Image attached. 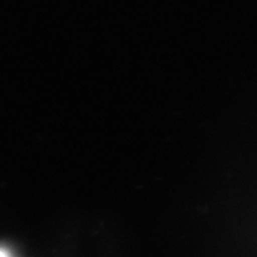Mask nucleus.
I'll return each mask as SVG.
<instances>
[{
    "mask_svg": "<svg viewBox=\"0 0 257 257\" xmlns=\"http://www.w3.org/2000/svg\"><path fill=\"white\" fill-rule=\"evenodd\" d=\"M0 257H8V255H6V253H5V252L0 251Z\"/></svg>",
    "mask_w": 257,
    "mask_h": 257,
    "instance_id": "nucleus-1",
    "label": "nucleus"
}]
</instances>
